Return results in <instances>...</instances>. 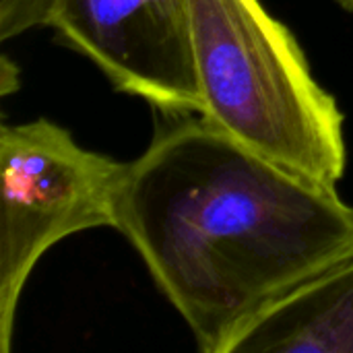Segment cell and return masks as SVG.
<instances>
[{"label":"cell","mask_w":353,"mask_h":353,"mask_svg":"<svg viewBox=\"0 0 353 353\" xmlns=\"http://www.w3.org/2000/svg\"><path fill=\"white\" fill-rule=\"evenodd\" d=\"M116 230L203 353H221L254 312L353 252V207L335 186L205 116L170 124L126 163Z\"/></svg>","instance_id":"obj_1"},{"label":"cell","mask_w":353,"mask_h":353,"mask_svg":"<svg viewBox=\"0 0 353 353\" xmlns=\"http://www.w3.org/2000/svg\"><path fill=\"white\" fill-rule=\"evenodd\" d=\"M205 118L263 157L325 186L345 174L337 99L261 0H188Z\"/></svg>","instance_id":"obj_2"},{"label":"cell","mask_w":353,"mask_h":353,"mask_svg":"<svg viewBox=\"0 0 353 353\" xmlns=\"http://www.w3.org/2000/svg\"><path fill=\"white\" fill-rule=\"evenodd\" d=\"M126 163L81 147L50 122L0 126V352L39 259L60 240L116 228Z\"/></svg>","instance_id":"obj_3"},{"label":"cell","mask_w":353,"mask_h":353,"mask_svg":"<svg viewBox=\"0 0 353 353\" xmlns=\"http://www.w3.org/2000/svg\"><path fill=\"white\" fill-rule=\"evenodd\" d=\"M46 25L116 91L165 114H205L188 0H52Z\"/></svg>","instance_id":"obj_4"},{"label":"cell","mask_w":353,"mask_h":353,"mask_svg":"<svg viewBox=\"0 0 353 353\" xmlns=\"http://www.w3.org/2000/svg\"><path fill=\"white\" fill-rule=\"evenodd\" d=\"M353 353V252L275 298L221 353Z\"/></svg>","instance_id":"obj_5"},{"label":"cell","mask_w":353,"mask_h":353,"mask_svg":"<svg viewBox=\"0 0 353 353\" xmlns=\"http://www.w3.org/2000/svg\"><path fill=\"white\" fill-rule=\"evenodd\" d=\"M52 0H0V39L6 41L48 23Z\"/></svg>","instance_id":"obj_6"},{"label":"cell","mask_w":353,"mask_h":353,"mask_svg":"<svg viewBox=\"0 0 353 353\" xmlns=\"http://www.w3.org/2000/svg\"><path fill=\"white\" fill-rule=\"evenodd\" d=\"M19 87V68L6 56L0 58V93H12Z\"/></svg>","instance_id":"obj_7"},{"label":"cell","mask_w":353,"mask_h":353,"mask_svg":"<svg viewBox=\"0 0 353 353\" xmlns=\"http://www.w3.org/2000/svg\"><path fill=\"white\" fill-rule=\"evenodd\" d=\"M337 4H339V6H343L345 10L353 12V0H337Z\"/></svg>","instance_id":"obj_8"}]
</instances>
